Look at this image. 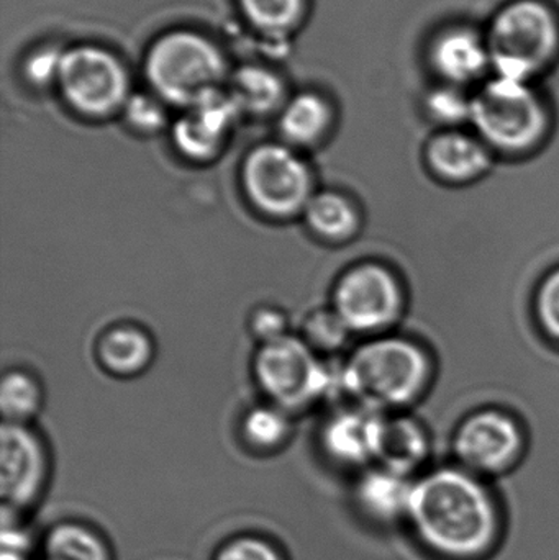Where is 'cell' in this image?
Instances as JSON below:
<instances>
[{
    "instance_id": "1",
    "label": "cell",
    "mask_w": 559,
    "mask_h": 560,
    "mask_svg": "<svg viewBox=\"0 0 559 560\" xmlns=\"http://www.w3.org/2000/svg\"><path fill=\"white\" fill-rule=\"evenodd\" d=\"M407 518L423 545L449 559L481 558L499 535L491 495L465 470H435L414 483Z\"/></svg>"
},
{
    "instance_id": "2",
    "label": "cell",
    "mask_w": 559,
    "mask_h": 560,
    "mask_svg": "<svg viewBox=\"0 0 559 560\" xmlns=\"http://www.w3.org/2000/svg\"><path fill=\"white\" fill-rule=\"evenodd\" d=\"M492 74L540 82L559 62V7L551 0H504L482 25Z\"/></svg>"
},
{
    "instance_id": "3",
    "label": "cell",
    "mask_w": 559,
    "mask_h": 560,
    "mask_svg": "<svg viewBox=\"0 0 559 560\" xmlns=\"http://www.w3.org/2000/svg\"><path fill=\"white\" fill-rule=\"evenodd\" d=\"M469 125L491 151L527 153L550 133V101L540 82L491 74L473 91Z\"/></svg>"
},
{
    "instance_id": "4",
    "label": "cell",
    "mask_w": 559,
    "mask_h": 560,
    "mask_svg": "<svg viewBox=\"0 0 559 560\" xmlns=\"http://www.w3.org/2000/svg\"><path fill=\"white\" fill-rule=\"evenodd\" d=\"M341 390L361 407L380 411L409 405L430 377L426 352L403 338H376L341 365Z\"/></svg>"
},
{
    "instance_id": "5",
    "label": "cell",
    "mask_w": 559,
    "mask_h": 560,
    "mask_svg": "<svg viewBox=\"0 0 559 560\" xmlns=\"http://www.w3.org/2000/svg\"><path fill=\"white\" fill-rule=\"evenodd\" d=\"M226 62L216 43L190 30L160 36L144 59V74L161 102L189 108L225 78Z\"/></svg>"
},
{
    "instance_id": "6",
    "label": "cell",
    "mask_w": 559,
    "mask_h": 560,
    "mask_svg": "<svg viewBox=\"0 0 559 560\" xmlns=\"http://www.w3.org/2000/svg\"><path fill=\"white\" fill-rule=\"evenodd\" d=\"M240 186L249 207L272 222L299 219L317 192L311 164L282 141L248 151L240 167Z\"/></svg>"
},
{
    "instance_id": "7",
    "label": "cell",
    "mask_w": 559,
    "mask_h": 560,
    "mask_svg": "<svg viewBox=\"0 0 559 560\" xmlns=\"http://www.w3.org/2000/svg\"><path fill=\"white\" fill-rule=\"evenodd\" d=\"M253 374L268 401L289 413L307 410L341 388V371L334 372L301 336L288 335L259 345Z\"/></svg>"
},
{
    "instance_id": "8",
    "label": "cell",
    "mask_w": 559,
    "mask_h": 560,
    "mask_svg": "<svg viewBox=\"0 0 559 560\" xmlns=\"http://www.w3.org/2000/svg\"><path fill=\"white\" fill-rule=\"evenodd\" d=\"M56 85L71 110L94 120L124 110L131 97L130 78L120 59L95 45L65 51Z\"/></svg>"
},
{
    "instance_id": "9",
    "label": "cell",
    "mask_w": 559,
    "mask_h": 560,
    "mask_svg": "<svg viewBox=\"0 0 559 560\" xmlns=\"http://www.w3.org/2000/svg\"><path fill=\"white\" fill-rule=\"evenodd\" d=\"M404 296L393 271L363 262L338 278L331 295V306L351 332L377 335L389 328L403 312Z\"/></svg>"
},
{
    "instance_id": "10",
    "label": "cell",
    "mask_w": 559,
    "mask_h": 560,
    "mask_svg": "<svg viewBox=\"0 0 559 560\" xmlns=\"http://www.w3.org/2000/svg\"><path fill=\"white\" fill-rule=\"evenodd\" d=\"M423 62L433 82L475 91L492 74L485 28L466 20L442 23L427 38Z\"/></svg>"
},
{
    "instance_id": "11",
    "label": "cell",
    "mask_w": 559,
    "mask_h": 560,
    "mask_svg": "<svg viewBox=\"0 0 559 560\" xmlns=\"http://www.w3.org/2000/svg\"><path fill=\"white\" fill-rule=\"evenodd\" d=\"M0 450L2 509L20 515L45 493L49 479L48 447L30 424L2 423Z\"/></svg>"
},
{
    "instance_id": "12",
    "label": "cell",
    "mask_w": 559,
    "mask_h": 560,
    "mask_svg": "<svg viewBox=\"0 0 559 560\" xmlns=\"http://www.w3.org/2000/svg\"><path fill=\"white\" fill-rule=\"evenodd\" d=\"M524 447L521 428L504 411L485 410L463 421L455 453L463 466L482 474L509 469Z\"/></svg>"
},
{
    "instance_id": "13",
    "label": "cell",
    "mask_w": 559,
    "mask_h": 560,
    "mask_svg": "<svg viewBox=\"0 0 559 560\" xmlns=\"http://www.w3.org/2000/svg\"><path fill=\"white\" fill-rule=\"evenodd\" d=\"M240 112L230 94L216 91L206 95L186 108V114L174 124V147L193 163L206 164L217 160Z\"/></svg>"
},
{
    "instance_id": "14",
    "label": "cell",
    "mask_w": 559,
    "mask_h": 560,
    "mask_svg": "<svg viewBox=\"0 0 559 560\" xmlns=\"http://www.w3.org/2000/svg\"><path fill=\"white\" fill-rule=\"evenodd\" d=\"M384 415L361 407L331 415L321 433L324 453L341 467H364L377 460Z\"/></svg>"
},
{
    "instance_id": "15",
    "label": "cell",
    "mask_w": 559,
    "mask_h": 560,
    "mask_svg": "<svg viewBox=\"0 0 559 560\" xmlns=\"http://www.w3.org/2000/svg\"><path fill=\"white\" fill-rule=\"evenodd\" d=\"M426 160L432 173L450 183H468L488 173L492 151L473 131L463 128L439 130L426 148Z\"/></svg>"
},
{
    "instance_id": "16",
    "label": "cell",
    "mask_w": 559,
    "mask_h": 560,
    "mask_svg": "<svg viewBox=\"0 0 559 560\" xmlns=\"http://www.w3.org/2000/svg\"><path fill=\"white\" fill-rule=\"evenodd\" d=\"M95 354L107 374L131 378L150 369L156 355V346L150 332L140 325L118 323L102 332Z\"/></svg>"
},
{
    "instance_id": "17",
    "label": "cell",
    "mask_w": 559,
    "mask_h": 560,
    "mask_svg": "<svg viewBox=\"0 0 559 560\" xmlns=\"http://www.w3.org/2000/svg\"><path fill=\"white\" fill-rule=\"evenodd\" d=\"M335 124L330 102L317 92L295 95L282 107L279 115V133L282 143L294 150H308L327 140Z\"/></svg>"
},
{
    "instance_id": "18",
    "label": "cell",
    "mask_w": 559,
    "mask_h": 560,
    "mask_svg": "<svg viewBox=\"0 0 559 560\" xmlns=\"http://www.w3.org/2000/svg\"><path fill=\"white\" fill-rule=\"evenodd\" d=\"M308 232L327 243L343 245L358 235L361 213L357 203L347 194L335 189L317 190L302 213Z\"/></svg>"
},
{
    "instance_id": "19",
    "label": "cell",
    "mask_w": 559,
    "mask_h": 560,
    "mask_svg": "<svg viewBox=\"0 0 559 560\" xmlns=\"http://www.w3.org/2000/svg\"><path fill=\"white\" fill-rule=\"evenodd\" d=\"M414 483L396 470H368L357 486V502L364 515L374 522L393 523L409 512Z\"/></svg>"
},
{
    "instance_id": "20",
    "label": "cell",
    "mask_w": 559,
    "mask_h": 560,
    "mask_svg": "<svg viewBox=\"0 0 559 560\" xmlns=\"http://www.w3.org/2000/svg\"><path fill=\"white\" fill-rule=\"evenodd\" d=\"M427 454L429 441L417 421L406 417H384L377 446L381 466L409 476L426 460Z\"/></svg>"
},
{
    "instance_id": "21",
    "label": "cell",
    "mask_w": 559,
    "mask_h": 560,
    "mask_svg": "<svg viewBox=\"0 0 559 560\" xmlns=\"http://www.w3.org/2000/svg\"><path fill=\"white\" fill-rule=\"evenodd\" d=\"M39 560H114L107 539L85 523L61 522L43 536Z\"/></svg>"
},
{
    "instance_id": "22",
    "label": "cell",
    "mask_w": 559,
    "mask_h": 560,
    "mask_svg": "<svg viewBox=\"0 0 559 560\" xmlns=\"http://www.w3.org/2000/svg\"><path fill=\"white\" fill-rule=\"evenodd\" d=\"M243 443L258 454H272L281 451L294 433L292 415L278 405L261 404L249 408L240 427Z\"/></svg>"
},
{
    "instance_id": "23",
    "label": "cell",
    "mask_w": 559,
    "mask_h": 560,
    "mask_svg": "<svg viewBox=\"0 0 559 560\" xmlns=\"http://www.w3.org/2000/svg\"><path fill=\"white\" fill-rule=\"evenodd\" d=\"M230 95L240 110L249 114L268 115L284 107L286 91L281 79L261 66L240 69L233 78Z\"/></svg>"
},
{
    "instance_id": "24",
    "label": "cell",
    "mask_w": 559,
    "mask_h": 560,
    "mask_svg": "<svg viewBox=\"0 0 559 560\" xmlns=\"http://www.w3.org/2000/svg\"><path fill=\"white\" fill-rule=\"evenodd\" d=\"M45 394L32 372L12 369L0 382V411L3 423L30 424L42 411Z\"/></svg>"
},
{
    "instance_id": "25",
    "label": "cell",
    "mask_w": 559,
    "mask_h": 560,
    "mask_svg": "<svg viewBox=\"0 0 559 560\" xmlns=\"http://www.w3.org/2000/svg\"><path fill=\"white\" fill-rule=\"evenodd\" d=\"M249 25L272 38L291 35L304 22L307 0H238Z\"/></svg>"
},
{
    "instance_id": "26",
    "label": "cell",
    "mask_w": 559,
    "mask_h": 560,
    "mask_svg": "<svg viewBox=\"0 0 559 560\" xmlns=\"http://www.w3.org/2000/svg\"><path fill=\"white\" fill-rule=\"evenodd\" d=\"M473 91L432 82L422 97V110L440 130L463 128L471 121Z\"/></svg>"
},
{
    "instance_id": "27",
    "label": "cell",
    "mask_w": 559,
    "mask_h": 560,
    "mask_svg": "<svg viewBox=\"0 0 559 560\" xmlns=\"http://www.w3.org/2000/svg\"><path fill=\"white\" fill-rule=\"evenodd\" d=\"M299 336L312 351L335 352L347 345L351 331L334 306H324L305 316Z\"/></svg>"
},
{
    "instance_id": "28",
    "label": "cell",
    "mask_w": 559,
    "mask_h": 560,
    "mask_svg": "<svg viewBox=\"0 0 559 560\" xmlns=\"http://www.w3.org/2000/svg\"><path fill=\"white\" fill-rule=\"evenodd\" d=\"M128 127L138 133L153 135L166 127V110L156 95L131 94L124 110Z\"/></svg>"
},
{
    "instance_id": "29",
    "label": "cell",
    "mask_w": 559,
    "mask_h": 560,
    "mask_svg": "<svg viewBox=\"0 0 559 560\" xmlns=\"http://www.w3.org/2000/svg\"><path fill=\"white\" fill-rule=\"evenodd\" d=\"M213 560H286L281 549L256 535H240L220 546Z\"/></svg>"
},
{
    "instance_id": "30",
    "label": "cell",
    "mask_w": 559,
    "mask_h": 560,
    "mask_svg": "<svg viewBox=\"0 0 559 560\" xmlns=\"http://www.w3.org/2000/svg\"><path fill=\"white\" fill-rule=\"evenodd\" d=\"M249 331L259 345L276 341L289 332V316L279 306L263 305L253 310L249 316Z\"/></svg>"
},
{
    "instance_id": "31",
    "label": "cell",
    "mask_w": 559,
    "mask_h": 560,
    "mask_svg": "<svg viewBox=\"0 0 559 560\" xmlns=\"http://www.w3.org/2000/svg\"><path fill=\"white\" fill-rule=\"evenodd\" d=\"M62 55L65 51L46 46V48L36 49L35 52L26 58L25 69L26 79L32 84L45 88V85L56 84L58 82L59 68H61Z\"/></svg>"
},
{
    "instance_id": "32",
    "label": "cell",
    "mask_w": 559,
    "mask_h": 560,
    "mask_svg": "<svg viewBox=\"0 0 559 560\" xmlns=\"http://www.w3.org/2000/svg\"><path fill=\"white\" fill-rule=\"evenodd\" d=\"M537 315L541 326L559 339V269L551 272L538 290Z\"/></svg>"
}]
</instances>
